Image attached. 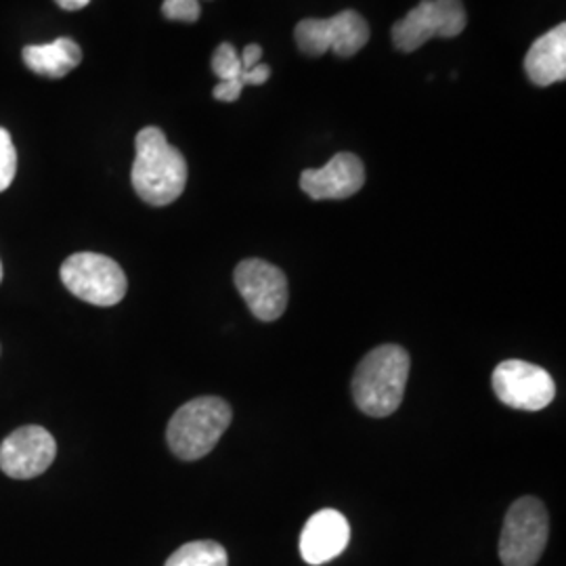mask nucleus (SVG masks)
Masks as SVG:
<instances>
[{
	"label": "nucleus",
	"instance_id": "1",
	"mask_svg": "<svg viewBox=\"0 0 566 566\" xmlns=\"http://www.w3.org/2000/svg\"><path fill=\"white\" fill-rule=\"evenodd\" d=\"M135 147L130 181L137 196L158 208L177 202L187 185V160L181 151L166 142V135L156 126L143 128Z\"/></svg>",
	"mask_w": 566,
	"mask_h": 566
},
{
	"label": "nucleus",
	"instance_id": "2",
	"mask_svg": "<svg viewBox=\"0 0 566 566\" xmlns=\"http://www.w3.org/2000/svg\"><path fill=\"white\" fill-rule=\"evenodd\" d=\"M409 353L399 344L369 350L353 376L355 405L371 418H386L403 403L409 380Z\"/></svg>",
	"mask_w": 566,
	"mask_h": 566
},
{
	"label": "nucleus",
	"instance_id": "3",
	"mask_svg": "<svg viewBox=\"0 0 566 566\" xmlns=\"http://www.w3.org/2000/svg\"><path fill=\"white\" fill-rule=\"evenodd\" d=\"M231 420V405L219 397H200L177 409L168 422L166 441L179 460L196 462L217 447Z\"/></svg>",
	"mask_w": 566,
	"mask_h": 566
},
{
	"label": "nucleus",
	"instance_id": "4",
	"mask_svg": "<svg viewBox=\"0 0 566 566\" xmlns=\"http://www.w3.org/2000/svg\"><path fill=\"white\" fill-rule=\"evenodd\" d=\"M61 282L84 303L114 306L126 296L128 282L120 264L97 252H78L61 264Z\"/></svg>",
	"mask_w": 566,
	"mask_h": 566
},
{
	"label": "nucleus",
	"instance_id": "5",
	"mask_svg": "<svg viewBox=\"0 0 566 566\" xmlns=\"http://www.w3.org/2000/svg\"><path fill=\"white\" fill-rule=\"evenodd\" d=\"M549 533L547 510L537 497H521L507 510L500 558L504 566H535L542 558Z\"/></svg>",
	"mask_w": 566,
	"mask_h": 566
},
{
	"label": "nucleus",
	"instance_id": "6",
	"mask_svg": "<svg viewBox=\"0 0 566 566\" xmlns=\"http://www.w3.org/2000/svg\"><path fill=\"white\" fill-rule=\"evenodd\" d=\"M464 28L462 0H422L392 25V42L399 51L413 53L432 39L460 36Z\"/></svg>",
	"mask_w": 566,
	"mask_h": 566
},
{
	"label": "nucleus",
	"instance_id": "7",
	"mask_svg": "<svg viewBox=\"0 0 566 566\" xmlns=\"http://www.w3.org/2000/svg\"><path fill=\"white\" fill-rule=\"evenodd\" d=\"M294 39L304 55L319 57L334 51L338 57H350L369 41V25L357 11H343L329 20L301 21Z\"/></svg>",
	"mask_w": 566,
	"mask_h": 566
},
{
	"label": "nucleus",
	"instance_id": "8",
	"mask_svg": "<svg viewBox=\"0 0 566 566\" xmlns=\"http://www.w3.org/2000/svg\"><path fill=\"white\" fill-rule=\"evenodd\" d=\"M495 397L512 409L539 411L556 397L554 378L539 365L507 359L497 365L491 378Z\"/></svg>",
	"mask_w": 566,
	"mask_h": 566
},
{
	"label": "nucleus",
	"instance_id": "9",
	"mask_svg": "<svg viewBox=\"0 0 566 566\" xmlns=\"http://www.w3.org/2000/svg\"><path fill=\"white\" fill-rule=\"evenodd\" d=\"M235 287L259 322H275L287 306V277L280 266L248 259L235 266Z\"/></svg>",
	"mask_w": 566,
	"mask_h": 566
},
{
	"label": "nucleus",
	"instance_id": "10",
	"mask_svg": "<svg viewBox=\"0 0 566 566\" xmlns=\"http://www.w3.org/2000/svg\"><path fill=\"white\" fill-rule=\"evenodd\" d=\"M57 443L42 426H21L0 443V470L18 481L36 479L55 462Z\"/></svg>",
	"mask_w": 566,
	"mask_h": 566
},
{
	"label": "nucleus",
	"instance_id": "11",
	"mask_svg": "<svg viewBox=\"0 0 566 566\" xmlns=\"http://www.w3.org/2000/svg\"><path fill=\"white\" fill-rule=\"evenodd\" d=\"M364 163L355 154H336L324 168H311L301 175V189L313 200H346L361 191Z\"/></svg>",
	"mask_w": 566,
	"mask_h": 566
},
{
	"label": "nucleus",
	"instance_id": "12",
	"mask_svg": "<svg viewBox=\"0 0 566 566\" xmlns=\"http://www.w3.org/2000/svg\"><path fill=\"white\" fill-rule=\"evenodd\" d=\"M350 542V526L338 510H322L308 518L301 535L306 565L319 566L340 556Z\"/></svg>",
	"mask_w": 566,
	"mask_h": 566
},
{
	"label": "nucleus",
	"instance_id": "13",
	"mask_svg": "<svg viewBox=\"0 0 566 566\" xmlns=\"http://www.w3.org/2000/svg\"><path fill=\"white\" fill-rule=\"evenodd\" d=\"M526 76L537 86L566 78V25L560 23L533 42L525 57Z\"/></svg>",
	"mask_w": 566,
	"mask_h": 566
},
{
	"label": "nucleus",
	"instance_id": "14",
	"mask_svg": "<svg viewBox=\"0 0 566 566\" xmlns=\"http://www.w3.org/2000/svg\"><path fill=\"white\" fill-rule=\"evenodd\" d=\"M82 51L72 39H57L49 44H32L23 49V63L44 78H63L81 65Z\"/></svg>",
	"mask_w": 566,
	"mask_h": 566
},
{
	"label": "nucleus",
	"instance_id": "15",
	"mask_svg": "<svg viewBox=\"0 0 566 566\" xmlns=\"http://www.w3.org/2000/svg\"><path fill=\"white\" fill-rule=\"evenodd\" d=\"M164 566H227V552L210 539L189 542L168 556Z\"/></svg>",
	"mask_w": 566,
	"mask_h": 566
},
{
	"label": "nucleus",
	"instance_id": "16",
	"mask_svg": "<svg viewBox=\"0 0 566 566\" xmlns=\"http://www.w3.org/2000/svg\"><path fill=\"white\" fill-rule=\"evenodd\" d=\"M212 72L219 76V81H242L243 67L242 60L233 44L224 42L221 44L214 55H212Z\"/></svg>",
	"mask_w": 566,
	"mask_h": 566
},
{
	"label": "nucleus",
	"instance_id": "17",
	"mask_svg": "<svg viewBox=\"0 0 566 566\" xmlns=\"http://www.w3.org/2000/svg\"><path fill=\"white\" fill-rule=\"evenodd\" d=\"M18 172V151L11 135L0 128V193L11 187Z\"/></svg>",
	"mask_w": 566,
	"mask_h": 566
},
{
	"label": "nucleus",
	"instance_id": "18",
	"mask_svg": "<svg viewBox=\"0 0 566 566\" xmlns=\"http://www.w3.org/2000/svg\"><path fill=\"white\" fill-rule=\"evenodd\" d=\"M163 13L166 20L193 23L200 20V2L198 0H164Z\"/></svg>",
	"mask_w": 566,
	"mask_h": 566
},
{
	"label": "nucleus",
	"instance_id": "19",
	"mask_svg": "<svg viewBox=\"0 0 566 566\" xmlns=\"http://www.w3.org/2000/svg\"><path fill=\"white\" fill-rule=\"evenodd\" d=\"M243 91V82L242 81H227L219 82L217 86H214V91H212V95H214V99L217 102H227L233 103L240 99V95H242Z\"/></svg>",
	"mask_w": 566,
	"mask_h": 566
},
{
	"label": "nucleus",
	"instance_id": "20",
	"mask_svg": "<svg viewBox=\"0 0 566 566\" xmlns=\"http://www.w3.org/2000/svg\"><path fill=\"white\" fill-rule=\"evenodd\" d=\"M269 76H271V67H269V65H264V63H259V65H254L252 70L243 72V86H245V84H252V86H261V84H264V82L269 81Z\"/></svg>",
	"mask_w": 566,
	"mask_h": 566
},
{
	"label": "nucleus",
	"instance_id": "21",
	"mask_svg": "<svg viewBox=\"0 0 566 566\" xmlns=\"http://www.w3.org/2000/svg\"><path fill=\"white\" fill-rule=\"evenodd\" d=\"M261 57H263V49H261L259 44H248V46L243 49L242 57H240V60H242L243 72H248V70H252L254 65H259Z\"/></svg>",
	"mask_w": 566,
	"mask_h": 566
},
{
	"label": "nucleus",
	"instance_id": "22",
	"mask_svg": "<svg viewBox=\"0 0 566 566\" xmlns=\"http://www.w3.org/2000/svg\"><path fill=\"white\" fill-rule=\"evenodd\" d=\"M65 11H81L91 0H55Z\"/></svg>",
	"mask_w": 566,
	"mask_h": 566
},
{
	"label": "nucleus",
	"instance_id": "23",
	"mask_svg": "<svg viewBox=\"0 0 566 566\" xmlns=\"http://www.w3.org/2000/svg\"><path fill=\"white\" fill-rule=\"evenodd\" d=\"M0 282H2V263H0Z\"/></svg>",
	"mask_w": 566,
	"mask_h": 566
}]
</instances>
